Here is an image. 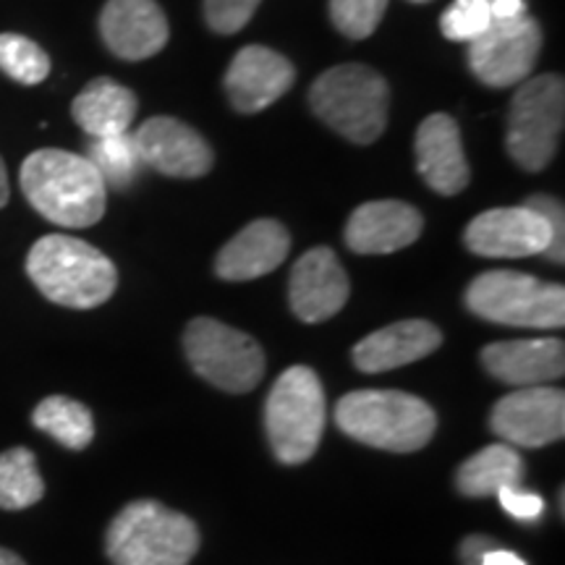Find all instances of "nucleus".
Returning a JSON list of instances; mask_svg holds the SVG:
<instances>
[{
    "mask_svg": "<svg viewBox=\"0 0 565 565\" xmlns=\"http://www.w3.org/2000/svg\"><path fill=\"white\" fill-rule=\"evenodd\" d=\"M26 202L61 228H89L105 215L108 186L95 166L66 150H38L19 173Z\"/></svg>",
    "mask_w": 565,
    "mask_h": 565,
    "instance_id": "nucleus-1",
    "label": "nucleus"
},
{
    "mask_svg": "<svg viewBox=\"0 0 565 565\" xmlns=\"http://www.w3.org/2000/svg\"><path fill=\"white\" fill-rule=\"evenodd\" d=\"M30 275L40 294L68 309H95L116 294L118 270L105 254L66 233L42 236L26 257Z\"/></svg>",
    "mask_w": 565,
    "mask_h": 565,
    "instance_id": "nucleus-2",
    "label": "nucleus"
},
{
    "mask_svg": "<svg viewBox=\"0 0 565 565\" xmlns=\"http://www.w3.org/2000/svg\"><path fill=\"white\" fill-rule=\"evenodd\" d=\"M335 422L353 440L391 454H414L433 440V406L401 391H356L335 406Z\"/></svg>",
    "mask_w": 565,
    "mask_h": 565,
    "instance_id": "nucleus-3",
    "label": "nucleus"
},
{
    "mask_svg": "<svg viewBox=\"0 0 565 565\" xmlns=\"http://www.w3.org/2000/svg\"><path fill=\"white\" fill-rule=\"evenodd\" d=\"M387 82L362 63L324 71L309 89L315 116L353 145H372L380 139L387 124Z\"/></svg>",
    "mask_w": 565,
    "mask_h": 565,
    "instance_id": "nucleus-4",
    "label": "nucleus"
},
{
    "mask_svg": "<svg viewBox=\"0 0 565 565\" xmlns=\"http://www.w3.org/2000/svg\"><path fill=\"white\" fill-rule=\"evenodd\" d=\"M200 550V529L189 515L154 500L129 503L108 529L113 565H189Z\"/></svg>",
    "mask_w": 565,
    "mask_h": 565,
    "instance_id": "nucleus-5",
    "label": "nucleus"
},
{
    "mask_svg": "<svg viewBox=\"0 0 565 565\" xmlns=\"http://www.w3.org/2000/svg\"><path fill=\"white\" fill-rule=\"evenodd\" d=\"M265 427L280 463H303L320 448L324 433V391L309 366H291L267 395Z\"/></svg>",
    "mask_w": 565,
    "mask_h": 565,
    "instance_id": "nucleus-6",
    "label": "nucleus"
},
{
    "mask_svg": "<svg viewBox=\"0 0 565 565\" xmlns=\"http://www.w3.org/2000/svg\"><path fill=\"white\" fill-rule=\"evenodd\" d=\"M466 307L487 322L555 330L565 322V291L557 282L515 270H490L466 288Z\"/></svg>",
    "mask_w": 565,
    "mask_h": 565,
    "instance_id": "nucleus-7",
    "label": "nucleus"
},
{
    "mask_svg": "<svg viewBox=\"0 0 565 565\" xmlns=\"http://www.w3.org/2000/svg\"><path fill=\"white\" fill-rule=\"evenodd\" d=\"M565 84L561 76L542 74L521 82L508 113L505 150L515 166L540 173L555 158L563 134Z\"/></svg>",
    "mask_w": 565,
    "mask_h": 565,
    "instance_id": "nucleus-8",
    "label": "nucleus"
},
{
    "mask_svg": "<svg viewBox=\"0 0 565 565\" xmlns=\"http://www.w3.org/2000/svg\"><path fill=\"white\" fill-rule=\"evenodd\" d=\"M183 351L194 372L225 393H249L265 374V353L259 343L212 317L189 322Z\"/></svg>",
    "mask_w": 565,
    "mask_h": 565,
    "instance_id": "nucleus-9",
    "label": "nucleus"
},
{
    "mask_svg": "<svg viewBox=\"0 0 565 565\" xmlns=\"http://www.w3.org/2000/svg\"><path fill=\"white\" fill-rule=\"evenodd\" d=\"M540 47L542 30L529 13L492 19L487 32L469 42V66L487 87H513L532 76Z\"/></svg>",
    "mask_w": 565,
    "mask_h": 565,
    "instance_id": "nucleus-10",
    "label": "nucleus"
},
{
    "mask_svg": "<svg viewBox=\"0 0 565 565\" xmlns=\"http://www.w3.org/2000/svg\"><path fill=\"white\" fill-rule=\"evenodd\" d=\"M490 427L513 448H545L565 433V395L550 385L519 387L494 404Z\"/></svg>",
    "mask_w": 565,
    "mask_h": 565,
    "instance_id": "nucleus-11",
    "label": "nucleus"
},
{
    "mask_svg": "<svg viewBox=\"0 0 565 565\" xmlns=\"http://www.w3.org/2000/svg\"><path fill=\"white\" fill-rule=\"evenodd\" d=\"M463 242L479 257L519 259L547 254L553 233L540 212L532 207H498L477 215L466 225Z\"/></svg>",
    "mask_w": 565,
    "mask_h": 565,
    "instance_id": "nucleus-12",
    "label": "nucleus"
},
{
    "mask_svg": "<svg viewBox=\"0 0 565 565\" xmlns=\"http://www.w3.org/2000/svg\"><path fill=\"white\" fill-rule=\"evenodd\" d=\"M134 141L147 168L173 179H200L210 173L215 162L212 147L200 137V131L171 116H158L141 124Z\"/></svg>",
    "mask_w": 565,
    "mask_h": 565,
    "instance_id": "nucleus-13",
    "label": "nucleus"
},
{
    "mask_svg": "<svg viewBox=\"0 0 565 565\" xmlns=\"http://www.w3.org/2000/svg\"><path fill=\"white\" fill-rule=\"evenodd\" d=\"M351 282L341 259L328 246L309 249L294 265L291 282H288V299L294 315L303 322H324L335 317L349 301Z\"/></svg>",
    "mask_w": 565,
    "mask_h": 565,
    "instance_id": "nucleus-14",
    "label": "nucleus"
},
{
    "mask_svg": "<svg viewBox=\"0 0 565 565\" xmlns=\"http://www.w3.org/2000/svg\"><path fill=\"white\" fill-rule=\"evenodd\" d=\"M296 82V68L286 55L263 45H246L233 55L225 71V92L233 108L242 113H259L278 103Z\"/></svg>",
    "mask_w": 565,
    "mask_h": 565,
    "instance_id": "nucleus-15",
    "label": "nucleus"
},
{
    "mask_svg": "<svg viewBox=\"0 0 565 565\" xmlns=\"http://www.w3.org/2000/svg\"><path fill=\"white\" fill-rule=\"evenodd\" d=\"M100 34L118 58L147 61L166 47L171 30L154 0H108L100 13Z\"/></svg>",
    "mask_w": 565,
    "mask_h": 565,
    "instance_id": "nucleus-16",
    "label": "nucleus"
},
{
    "mask_svg": "<svg viewBox=\"0 0 565 565\" xmlns=\"http://www.w3.org/2000/svg\"><path fill=\"white\" fill-rule=\"evenodd\" d=\"M424 231L422 212L406 202H364L345 223V244L356 254H393L412 246Z\"/></svg>",
    "mask_w": 565,
    "mask_h": 565,
    "instance_id": "nucleus-17",
    "label": "nucleus"
},
{
    "mask_svg": "<svg viewBox=\"0 0 565 565\" xmlns=\"http://www.w3.org/2000/svg\"><path fill=\"white\" fill-rule=\"evenodd\" d=\"M416 168L427 186L443 196L461 194L469 186V160L463 152L461 129L454 118L445 113L424 118L416 131Z\"/></svg>",
    "mask_w": 565,
    "mask_h": 565,
    "instance_id": "nucleus-18",
    "label": "nucleus"
},
{
    "mask_svg": "<svg viewBox=\"0 0 565 565\" xmlns=\"http://www.w3.org/2000/svg\"><path fill=\"white\" fill-rule=\"evenodd\" d=\"M484 370L500 383L513 387L547 385L563 377L565 345L557 338L534 341H500L482 351Z\"/></svg>",
    "mask_w": 565,
    "mask_h": 565,
    "instance_id": "nucleus-19",
    "label": "nucleus"
},
{
    "mask_svg": "<svg viewBox=\"0 0 565 565\" xmlns=\"http://www.w3.org/2000/svg\"><path fill=\"white\" fill-rule=\"evenodd\" d=\"M291 249V236L278 221L263 217L238 231L217 254L215 273L223 280H254L282 265Z\"/></svg>",
    "mask_w": 565,
    "mask_h": 565,
    "instance_id": "nucleus-20",
    "label": "nucleus"
},
{
    "mask_svg": "<svg viewBox=\"0 0 565 565\" xmlns=\"http://www.w3.org/2000/svg\"><path fill=\"white\" fill-rule=\"evenodd\" d=\"M440 328L427 320H404L374 330L353 349V364L366 374H380L414 364L440 349Z\"/></svg>",
    "mask_w": 565,
    "mask_h": 565,
    "instance_id": "nucleus-21",
    "label": "nucleus"
},
{
    "mask_svg": "<svg viewBox=\"0 0 565 565\" xmlns=\"http://www.w3.org/2000/svg\"><path fill=\"white\" fill-rule=\"evenodd\" d=\"M137 108V95L129 87L103 76L76 95V100L71 103V116L89 134V139H103L129 131Z\"/></svg>",
    "mask_w": 565,
    "mask_h": 565,
    "instance_id": "nucleus-22",
    "label": "nucleus"
},
{
    "mask_svg": "<svg viewBox=\"0 0 565 565\" xmlns=\"http://www.w3.org/2000/svg\"><path fill=\"white\" fill-rule=\"evenodd\" d=\"M526 466L519 450L508 443H494L466 458L456 475L458 492L466 498H492L505 487L524 484Z\"/></svg>",
    "mask_w": 565,
    "mask_h": 565,
    "instance_id": "nucleus-23",
    "label": "nucleus"
},
{
    "mask_svg": "<svg viewBox=\"0 0 565 565\" xmlns=\"http://www.w3.org/2000/svg\"><path fill=\"white\" fill-rule=\"evenodd\" d=\"M32 422L34 427L71 450H84L95 437V419H92L89 408L66 395H51V398L40 401Z\"/></svg>",
    "mask_w": 565,
    "mask_h": 565,
    "instance_id": "nucleus-24",
    "label": "nucleus"
},
{
    "mask_svg": "<svg viewBox=\"0 0 565 565\" xmlns=\"http://www.w3.org/2000/svg\"><path fill=\"white\" fill-rule=\"evenodd\" d=\"M42 494H45V482L30 448H11L0 454V508L3 511H24L40 503Z\"/></svg>",
    "mask_w": 565,
    "mask_h": 565,
    "instance_id": "nucleus-25",
    "label": "nucleus"
},
{
    "mask_svg": "<svg viewBox=\"0 0 565 565\" xmlns=\"http://www.w3.org/2000/svg\"><path fill=\"white\" fill-rule=\"evenodd\" d=\"M95 171L100 173L105 186L116 189V192H126L141 171L137 141L129 131L116 134V137H103V139H89L87 154H84Z\"/></svg>",
    "mask_w": 565,
    "mask_h": 565,
    "instance_id": "nucleus-26",
    "label": "nucleus"
},
{
    "mask_svg": "<svg viewBox=\"0 0 565 565\" xmlns=\"http://www.w3.org/2000/svg\"><path fill=\"white\" fill-rule=\"evenodd\" d=\"M0 71L19 84H40L51 74V58L38 42L21 34H0Z\"/></svg>",
    "mask_w": 565,
    "mask_h": 565,
    "instance_id": "nucleus-27",
    "label": "nucleus"
},
{
    "mask_svg": "<svg viewBox=\"0 0 565 565\" xmlns=\"http://www.w3.org/2000/svg\"><path fill=\"white\" fill-rule=\"evenodd\" d=\"M387 0H330V19L349 40H366L380 26Z\"/></svg>",
    "mask_w": 565,
    "mask_h": 565,
    "instance_id": "nucleus-28",
    "label": "nucleus"
},
{
    "mask_svg": "<svg viewBox=\"0 0 565 565\" xmlns=\"http://www.w3.org/2000/svg\"><path fill=\"white\" fill-rule=\"evenodd\" d=\"M490 24L492 11L487 0H456L440 19L443 34L454 42H475Z\"/></svg>",
    "mask_w": 565,
    "mask_h": 565,
    "instance_id": "nucleus-29",
    "label": "nucleus"
},
{
    "mask_svg": "<svg viewBox=\"0 0 565 565\" xmlns=\"http://www.w3.org/2000/svg\"><path fill=\"white\" fill-rule=\"evenodd\" d=\"M263 0H204V17L207 24L221 34H233L244 30Z\"/></svg>",
    "mask_w": 565,
    "mask_h": 565,
    "instance_id": "nucleus-30",
    "label": "nucleus"
},
{
    "mask_svg": "<svg viewBox=\"0 0 565 565\" xmlns=\"http://www.w3.org/2000/svg\"><path fill=\"white\" fill-rule=\"evenodd\" d=\"M461 563L463 565H526V561L519 553L500 547L492 536H484V534L466 536L461 545Z\"/></svg>",
    "mask_w": 565,
    "mask_h": 565,
    "instance_id": "nucleus-31",
    "label": "nucleus"
},
{
    "mask_svg": "<svg viewBox=\"0 0 565 565\" xmlns=\"http://www.w3.org/2000/svg\"><path fill=\"white\" fill-rule=\"evenodd\" d=\"M498 500L505 513H511L513 519L524 521V524H534V521H540L542 513H545V500H542L536 492L524 490V484L505 487V490L498 492Z\"/></svg>",
    "mask_w": 565,
    "mask_h": 565,
    "instance_id": "nucleus-32",
    "label": "nucleus"
},
{
    "mask_svg": "<svg viewBox=\"0 0 565 565\" xmlns=\"http://www.w3.org/2000/svg\"><path fill=\"white\" fill-rule=\"evenodd\" d=\"M526 207H532L534 212H540L542 217H545L547 225H550V233H553V244H550V249L545 257L553 259V263L563 265L565 259V252H563V238H565V221H563V204L553 200V196L547 194H536L532 200L526 202Z\"/></svg>",
    "mask_w": 565,
    "mask_h": 565,
    "instance_id": "nucleus-33",
    "label": "nucleus"
},
{
    "mask_svg": "<svg viewBox=\"0 0 565 565\" xmlns=\"http://www.w3.org/2000/svg\"><path fill=\"white\" fill-rule=\"evenodd\" d=\"M487 3H490L492 19H513L526 13L524 0H487Z\"/></svg>",
    "mask_w": 565,
    "mask_h": 565,
    "instance_id": "nucleus-34",
    "label": "nucleus"
},
{
    "mask_svg": "<svg viewBox=\"0 0 565 565\" xmlns=\"http://www.w3.org/2000/svg\"><path fill=\"white\" fill-rule=\"evenodd\" d=\"M9 173H6V162L0 158V207H6V202H9Z\"/></svg>",
    "mask_w": 565,
    "mask_h": 565,
    "instance_id": "nucleus-35",
    "label": "nucleus"
},
{
    "mask_svg": "<svg viewBox=\"0 0 565 565\" xmlns=\"http://www.w3.org/2000/svg\"><path fill=\"white\" fill-rule=\"evenodd\" d=\"M0 565H26L24 561L17 553H11V550L0 547Z\"/></svg>",
    "mask_w": 565,
    "mask_h": 565,
    "instance_id": "nucleus-36",
    "label": "nucleus"
},
{
    "mask_svg": "<svg viewBox=\"0 0 565 565\" xmlns=\"http://www.w3.org/2000/svg\"><path fill=\"white\" fill-rule=\"evenodd\" d=\"M412 3H429V0H412Z\"/></svg>",
    "mask_w": 565,
    "mask_h": 565,
    "instance_id": "nucleus-37",
    "label": "nucleus"
}]
</instances>
